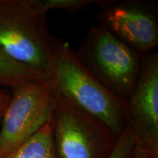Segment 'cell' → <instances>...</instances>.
I'll use <instances>...</instances> for the list:
<instances>
[{
  "instance_id": "6da1fadb",
  "label": "cell",
  "mask_w": 158,
  "mask_h": 158,
  "mask_svg": "<svg viewBox=\"0 0 158 158\" xmlns=\"http://www.w3.org/2000/svg\"><path fill=\"white\" fill-rule=\"evenodd\" d=\"M54 94L101 121L117 137L129 124L127 101L100 84L62 41L48 74Z\"/></svg>"
},
{
  "instance_id": "7a4b0ae2",
  "label": "cell",
  "mask_w": 158,
  "mask_h": 158,
  "mask_svg": "<svg viewBox=\"0 0 158 158\" xmlns=\"http://www.w3.org/2000/svg\"><path fill=\"white\" fill-rule=\"evenodd\" d=\"M45 15L27 0H5L0 7V53L48 77L63 40L51 35Z\"/></svg>"
},
{
  "instance_id": "3957f363",
  "label": "cell",
  "mask_w": 158,
  "mask_h": 158,
  "mask_svg": "<svg viewBox=\"0 0 158 158\" xmlns=\"http://www.w3.org/2000/svg\"><path fill=\"white\" fill-rule=\"evenodd\" d=\"M76 51L102 86L127 100L139 76L143 55L100 26L90 29Z\"/></svg>"
},
{
  "instance_id": "277c9868",
  "label": "cell",
  "mask_w": 158,
  "mask_h": 158,
  "mask_svg": "<svg viewBox=\"0 0 158 158\" xmlns=\"http://www.w3.org/2000/svg\"><path fill=\"white\" fill-rule=\"evenodd\" d=\"M51 119L59 158H108L118 138L101 121L54 94Z\"/></svg>"
},
{
  "instance_id": "5b68a950",
  "label": "cell",
  "mask_w": 158,
  "mask_h": 158,
  "mask_svg": "<svg viewBox=\"0 0 158 158\" xmlns=\"http://www.w3.org/2000/svg\"><path fill=\"white\" fill-rule=\"evenodd\" d=\"M10 100L2 115L0 158L29 139L51 117L54 92L49 79H34L10 88Z\"/></svg>"
},
{
  "instance_id": "8992f818",
  "label": "cell",
  "mask_w": 158,
  "mask_h": 158,
  "mask_svg": "<svg viewBox=\"0 0 158 158\" xmlns=\"http://www.w3.org/2000/svg\"><path fill=\"white\" fill-rule=\"evenodd\" d=\"M99 26L143 55L158 45V10L149 0H100Z\"/></svg>"
},
{
  "instance_id": "52a82bcc",
  "label": "cell",
  "mask_w": 158,
  "mask_h": 158,
  "mask_svg": "<svg viewBox=\"0 0 158 158\" xmlns=\"http://www.w3.org/2000/svg\"><path fill=\"white\" fill-rule=\"evenodd\" d=\"M127 101L135 143L158 154V54L155 51L143 55L139 76Z\"/></svg>"
},
{
  "instance_id": "ba28073f",
  "label": "cell",
  "mask_w": 158,
  "mask_h": 158,
  "mask_svg": "<svg viewBox=\"0 0 158 158\" xmlns=\"http://www.w3.org/2000/svg\"><path fill=\"white\" fill-rule=\"evenodd\" d=\"M5 158H59L54 146L51 117L36 133Z\"/></svg>"
},
{
  "instance_id": "9c48e42d",
  "label": "cell",
  "mask_w": 158,
  "mask_h": 158,
  "mask_svg": "<svg viewBox=\"0 0 158 158\" xmlns=\"http://www.w3.org/2000/svg\"><path fill=\"white\" fill-rule=\"evenodd\" d=\"M44 78H47L45 74L0 53V86L12 88L27 81Z\"/></svg>"
},
{
  "instance_id": "30bf717a",
  "label": "cell",
  "mask_w": 158,
  "mask_h": 158,
  "mask_svg": "<svg viewBox=\"0 0 158 158\" xmlns=\"http://www.w3.org/2000/svg\"><path fill=\"white\" fill-rule=\"evenodd\" d=\"M35 10L46 14L50 10L59 9L69 13L84 10L92 5H98L100 0H27Z\"/></svg>"
},
{
  "instance_id": "8fae6325",
  "label": "cell",
  "mask_w": 158,
  "mask_h": 158,
  "mask_svg": "<svg viewBox=\"0 0 158 158\" xmlns=\"http://www.w3.org/2000/svg\"><path fill=\"white\" fill-rule=\"evenodd\" d=\"M135 146V138L130 124L119 135L115 147L108 158H130Z\"/></svg>"
},
{
  "instance_id": "7c38bea8",
  "label": "cell",
  "mask_w": 158,
  "mask_h": 158,
  "mask_svg": "<svg viewBox=\"0 0 158 158\" xmlns=\"http://www.w3.org/2000/svg\"><path fill=\"white\" fill-rule=\"evenodd\" d=\"M130 158H158V154L151 152L135 143Z\"/></svg>"
},
{
  "instance_id": "4fadbf2b",
  "label": "cell",
  "mask_w": 158,
  "mask_h": 158,
  "mask_svg": "<svg viewBox=\"0 0 158 158\" xmlns=\"http://www.w3.org/2000/svg\"><path fill=\"white\" fill-rule=\"evenodd\" d=\"M10 100V95L0 91V117L2 116L6 108L8 106Z\"/></svg>"
},
{
  "instance_id": "5bb4252c",
  "label": "cell",
  "mask_w": 158,
  "mask_h": 158,
  "mask_svg": "<svg viewBox=\"0 0 158 158\" xmlns=\"http://www.w3.org/2000/svg\"><path fill=\"white\" fill-rule=\"evenodd\" d=\"M4 2H5V0H0V7H1V6L2 5V4L4 3Z\"/></svg>"
}]
</instances>
